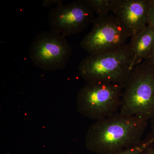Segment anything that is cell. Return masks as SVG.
Returning <instances> with one entry per match:
<instances>
[{
	"label": "cell",
	"instance_id": "9",
	"mask_svg": "<svg viewBox=\"0 0 154 154\" xmlns=\"http://www.w3.org/2000/svg\"><path fill=\"white\" fill-rule=\"evenodd\" d=\"M131 48L134 57V66L145 60L154 46V28L147 25L131 37Z\"/></svg>",
	"mask_w": 154,
	"mask_h": 154
},
{
	"label": "cell",
	"instance_id": "16",
	"mask_svg": "<svg viewBox=\"0 0 154 154\" xmlns=\"http://www.w3.org/2000/svg\"><path fill=\"white\" fill-rule=\"evenodd\" d=\"M151 132L154 135V117L151 119Z\"/></svg>",
	"mask_w": 154,
	"mask_h": 154
},
{
	"label": "cell",
	"instance_id": "5",
	"mask_svg": "<svg viewBox=\"0 0 154 154\" xmlns=\"http://www.w3.org/2000/svg\"><path fill=\"white\" fill-rule=\"evenodd\" d=\"M72 53L71 46L65 37L51 30L38 33L28 50L33 65L48 72L64 69Z\"/></svg>",
	"mask_w": 154,
	"mask_h": 154
},
{
	"label": "cell",
	"instance_id": "1",
	"mask_svg": "<svg viewBox=\"0 0 154 154\" xmlns=\"http://www.w3.org/2000/svg\"><path fill=\"white\" fill-rule=\"evenodd\" d=\"M148 119L119 112L95 122L88 128L86 148L98 154H109L136 144L142 139Z\"/></svg>",
	"mask_w": 154,
	"mask_h": 154
},
{
	"label": "cell",
	"instance_id": "3",
	"mask_svg": "<svg viewBox=\"0 0 154 154\" xmlns=\"http://www.w3.org/2000/svg\"><path fill=\"white\" fill-rule=\"evenodd\" d=\"M119 112L151 119L154 117V66L144 60L135 66L123 86Z\"/></svg>",
	"mask_w": 154,
	"mask_h": 154
},
{
	"label": "cell",
	"instance_id": "8",
	"mask_svg": "<svg viewBox=\"0 0 154 154\" xmlns=\"http://www.w3.org/2000/svg\"><path fill=\"white\" fill-rule=\"evenodd\" d=\"M150 0H117L112 13L132 37L147 25Z\"/></svg>",
	"mask_w": 154,
	"mask_h": 154
},
{
	"label": "cell",
	"instance_id": "14",
	"mask_svg": "<svg viewBox=\"0 0 154 154\" xmlns=\"http://www.w3.org/2000/svg\"><path fill=\"white\" fill-rule=\"evenodd\" d=\"M145 60L148 61L152 64L154 66V46L152 49L150 53L149 54L148 56Z\"/></svg>",
	"mask_w": 154,
	"mask_h": 154
},
{
	"label": "cell",
	"instance_id": "15",
	"mask_svg": "<svg viewBox=\"0 0 154 154\" xmlns=\"http://www.w3.org/2000/svg\"><path fill=\"white\" fill-rule=\"evenodd\" d=\"M143 154H154V147L153 146L149 147L144 152Z\"/></svg>",
	"mask_w": 154,
	"mask_h": 154
},
{
	"label": "cell",
	"instance_id": "6",
	"mask_svg": "<svg viewBox=\"0 0 154 154\" xmlns=\"http://www.w3.org/2000/svg\"><path fill=\"white\" fill-rule=\"evenodd\" d=\"M92 23V30L80 43L81 47L90 54L109 51L126 44L129 36L115 16H97Z\"/></svg>",
	"mask_w": 154,
	"mask_h": 154
},
{
	"label": "cell",
	"instance_id": "2",
	"mask_svg": "<svg viewBox=\"0 0 154 154\" xmlns=\"http://www.w3.org/2000/svg\"><path fill=\"white\" fill-rule=\"evenodd\" d=\"M134 57L130 44L116 49L90 54L78 69L87 82H103L123 85L134 67Z\"/></svg>",
	"mask_w": 154,
	"mask_h": 154
},
{
	"label": "cell",
	"instance_id": "4",
	"mask_svg": "<svg viewBox=\"0 0 154 154\" xmlns=\"http://www.w3.org/2000/svg\"><path fill=\"white\" fill-rule=\"evenodd\" d=\"M123 86L107 82H87L77 94V111L96 121L117 113Z\"/></svg>",
	"mask_w": 154,
	"mask_h": 154
},
{
	"label": "cell",
	"instance_id": "12",
	"mask_svg": "<svg viewBox=\"0 0 154 154\" xmlns=\"http://www.w3.org/2000/svg\"><path fill=\"white\" fill-rule=\"evenodd\" d=\"M147 25L154 28V0H150Z\"/></svg>",
	"mask_w": 154,
	"mask_h": 154
},
{
	"label": "cell",
	"instance_id": "10",
	"mask_svg": "<svg viewBox=\"0 0 154 154\" xmlns=\"http://www.w3.org/2000/svg\"><path fill=\"white\" fill-rule=\"evenodd\" d=\"M154 144V135L151 132L136 144L109 154H143L148 148L153 146Z\"/></svg>",
	"mask_w": 154,
	"mask_h": 154
},
{
	"label": "cell",
	"instance_id": "11",
	"mask_svg": "<svg viewBox=\"0 0 154 154\" xmlns=\"http://www.w3.org/2000/svg\"><path fill=\"white\" fill-rule=\"evenodd\" d=\"M89 5L98 17L108 15L112 12L117 0H87Z\"/></svg>",
	"mask_w": 154,
	"mask_h": 154
},
{
	"label": "cell",
	"instance_id": "7",
	"mask_svg": "<svg viewBox=\"0 0 154 154\" xmlns=\"http://www.w3.org/2000/svg\"><path fill=\"white\" fill-rule=\"evenodd\" d=\"M95 12L87 0L58 5L48 14L51 30L64 36H72L85 30L92 23Z\"/></svg>",
	"mask_w": 154,
	"mask_h": 154
},
{
	"label": "cell",
	"instance_id": "13",
	"mask_svg": "<svg viewBox=\"0 0 154 154\" xmlns=\"http://www.w3.org/2000/svg\"><path fill=\"white\" fill-rule=\"evenodd\" d=\"M62 0H44L42 2V5L45 8H50L52 5H60L62 3Z\"/></svg>",
	"mask_w": 154,
	"mask_h": 154
}]
</instances>
